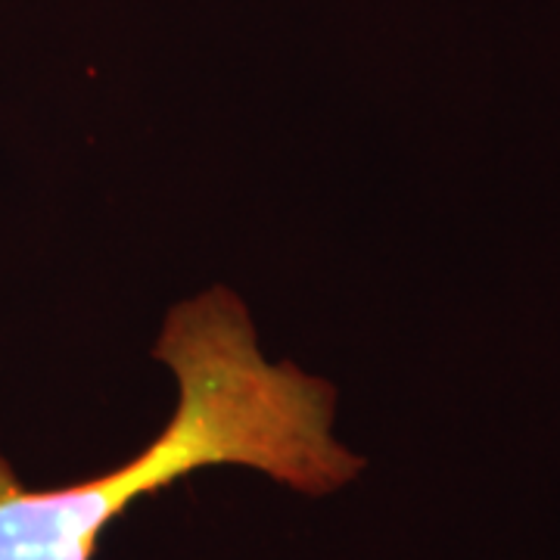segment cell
<instances>
[{"label": "cell", "instance_id": "obj_1", "mask_svg": "<svg viewBox=\"0 0 560 560\" xmlns=\"http://www.w3.org/2000/svg\"><path fill=\"white\" fill-rule=\"evenodd\" d=\"M178 408L156 440L101 477L28 489L0 452V560H94L101 536L143 495L206 467H246L308 499L355 480L364 460L334 436L337 389L261 355L237 293L212 287L168 312L156 340Z\"/></svg>", "mask_w": 560, "mask_h": 560}]
</instances>
